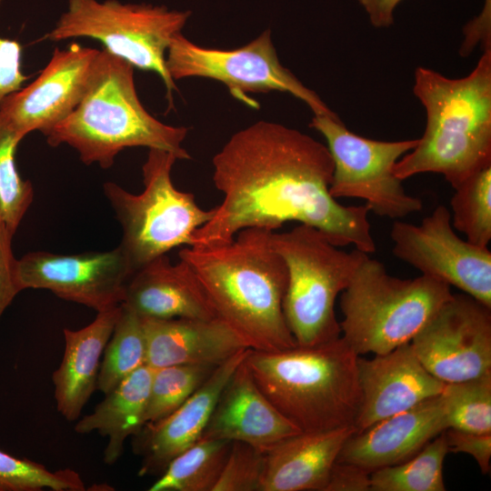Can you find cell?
<instances>
[{
    "label": "cell",
    "instance_id": "cell-12",
    "mask_svg": "<svg viewBox=\"0 0 491 491\" xmlns=\"http://www.w3.org/2000/svg\"><path fill=\"white\" fill-rule=\"evenodd\" d=\"M390 236L398 259L491 307V252L456 235L446 206H436L419 225L396 220Z\"/></svg>",
    "mask_w": 491,
    "mask_h": 491
},
{
    "label": "cell",
    "instance_id": "cell-16",
    "mask_svg": "<svg viewBox=\"0 0 491 491\" xmlns=\"http://www.w3.org/2000/svg\"><path fill=\"white\" fill-rule=\"evenodd\" d=\"M357 376L356 432L440 395L446 386L422 365L411 343L371 359L359 356Z\"/></svg>",
    "mask_w": 491,
    "mask_h": 491
},
{
    "label": "cell",
    "instance_id": "cell-24",
    "mask_svg": "<svg viewBox=\"0 0 491 491\" xmlns=\"http://www.w3.org/2000/svg\"><path fill=\"white\" fill-rule=\"evenodd\" d=\"M154 369L144 365L126 376L105 395L94 411L77 421L79 434L97 432L108 438L104 462L114 465L124 452L126 438L135 436L144 426Z\"/></svg>",
    "mask_w": 491,
    "mask_h": 491
},
{
    "label": "cell",
    "instance_id": "cell-23",
    "mask_svg": "<svg viewBox=\"0 0 491 491\" xmlns=\"http://www.w3.org/2000/svg\"><path fill=\"white\" fill-rule=\"evenodd\" d=\"M119 314L120 305L97 313L85 327L64 329L65 352L52 380L56 409L69 422L79 418L96 389L101 357Z\"/></svg>",
    "mask_w": 491,
    "mask_h": 491
},
{
    "label": "cell",
    "instance_id": "cell-26",
    "mask_svg": "<svg viewBox=\"0 0 491 491\" xmlns=\"http://www.w3.org/2000/svg\"><path fill=\"white\" fill-rule=\"evenodd\" d=\"M145 338L142 318L120 305V314L105 346L96 389L106 395L126 376L145 365Z\"/></svg>",
    "mask_w": 491,
    "mask_h": 491
},
{
    "label": "cell",
    "instance_id": "cell-14",
    "mask_svg": "<svg viewBox=\"0 0 491 491\" xmlns=\"http://www.w3.org/2000/svg\"><path fill=\"white\" fill-rule=\"evenodd\" d=\"M422 365L445 384L491 372V307L454 295L410 342Z\"/></svg>",
    "mask_w": 491,
    "mask_h": 491
},
{
    "label": "cell",
    "instance_id": "cell-19",
    "mask_svg": "<svg viewBox=\"0 0 491 491\" xmlns=\"http://www.w3.org/2000/svg\"><path fill=\"white\" fill-rule=\"evenodd\" d=\"M300 432L261 392L244 360L224 387L201 438L239 441L265 453Z\"/></svg>",
    "mask_w": 491,
    "mask_h": 491
},
{
    "label": "cell",
    "instance_id": "cell-1",
    "mask_svg": "<svg viewBox=\"0 0 491 491\" xmlns=\"http://www.w3.org/2000/svg\"><path fill=\"white\" fill-rule=\"evenodd\" d=\"M212 163L224 198L194 233L192 246L225 244L246 228L275 232L296 222L318 229L336 246L376 251L369 208L344 205L331 195V155L310 135L260 120L232 135Z\"/></svg>",
    "mask_w": 491,
    "mask_h": 491
},
{
    "label": "cell",
    "instance_id": "cell-34",
    "mask_svg": "<svg viewBox=\"0 0 491 491\" xmlns=\"http://www.w3.org/2000/svg\"><path fill=\"white\" fill-rule=\"evenodd\" d=\"M448 453H465L475 458L482 474L490 472L491 432L473 433L454 428L444 431Z\"/></svg>",
    "mask_w": 491,
    "mask_h": 491
},
{
    "label": "cell",
    "instance_id": "cell-3",
    "mask_svg": "<svg viewBox=\"0 0 491 491\" xmlns=\"http://www.w3.org/2000/svg\"><path fill=\"white\" fill-rule=\"evenodd\" d=\"M414 94L426 109V129L416 145L396 163V177L403 181L435 173L456 188L491 165V49L465 77L416 68Z\"/></svg>",
    "mask_w": 491,
    "mask_h": 491
},
{
    "label": "cell",
    "instance_id": "cell-6",
    "mask_svg": "<svg viewBox=\"0 0 491 491\" xmlns=\"http://www.w3.org/2000/svg\"><path fill=\"white\" fill-rule=\"evenodd\" d=\"M453 296L450 286L427 276H393L367 255L341 293V337L358 356L386 354L410 343Z\"/></svg>",
    "mask_w": 491,
    "mask_h": 491
},
{
    "label": "cell",
    "instance_id": "cell-38",
    "mask_svg": "<svg viewBox=\"0 0 491 491\" xmlns=\"http://www.w3.org/2000/svg\"><path fill=\"white\" fill-rule=\"evenodd\" d=\"M402 0H358L368 15L370 23L377 28L389 27L394 23V12Z\"/></svg>",
    "mask_w": 491,
    "mask_h": 491
},
{
    "label": "cell",
    "instance_id": "cell-30",
    "mask_svg": "<svg viewBox=\"0 0 491 491\" xmlns=\"http://www.w3.org/2000/svg\"><path fill=\"white\" fill-rule=\"evenodd\" d=\"M215 367L176 365L154 369L144 426L172 414L206 380Z\"/></svg>",
    "mask_w": 491,
    "mask_h": 491
},
{
    "label": "cell",
    "instance_id": "cell-5",
    "mask_svg": "<svg viewBox=\"0 0 491 491\" xmlns=\"http://www.w3.org/2000/svg\"><path fill=\"white\" fill-rule=\"evenodd\" d=\"M358 355L340 336L312 346L250 349L245 358L255 383L301 432L354 426L360 391Z\"/></svg>",
    "mask_w": 491,
    "mask_h": 491
},
{
    "label": "cell",
    "instance_id": "cell-4",
    "mask_svg": "<svg viewBox=\"0 0 491 491\" xmlns=\"http://www.w3.org/2000/svg\"><path fill=\"white\" fill-rule=\"evenodd\" d=\"M134 66L100 51L89 85L75 109L46 135L52 146L66 144L86 165H113L116 155L143 146L190 159L182 146L188 128L165 125L145 110L137 95Z\"/></svg>",
    "mask_w": 491,
    "mask_h": 491
},
{
    "label": "cell",
    "instance_id": "cell-8",
    "mask_svg": "<svg viewBox=\"0 0 491 491\" xmlns=\"http://www.w3.org/2000/svg\"><path fill=\"white\" fill-rule=\"evenodd\" d=\"M178 160L167 151L150 148L142 166V193L135 195L107 182L104 193L122 227V248L135 271L170 250L193 246L194 233L213 215L194 194L175 188L171 170Z\"/></svg>",
    "mask_w": 491,
    "mask_h": 491
},
{
    "label": "cell",
    "instance_id": "cell-7",
    "mask_svg": "<svg viewBox=\"0 0 491 491\" xmlns=\"http://www.w3.org/2000/svg\"><path fill=\"white\" fill-rule=\"evenodd\" d=\"M270 241L287 268L283 312L296 346H312L340 337L336 300L368 254L356 248L341 250L318 229L301 224L286 232H271Z\"/></svg>",
    "mask_w": 491,
    "mask_h": 491
},
{
    "label": "cell",
    "instance_id": "cell-21",
    "mask_svg": "<svg viewBox=\"0 0 491 491\" xmlns=\"http://www.w3.org/2000/svg\"><path fill=\"white\" fill-rule=\"evenodd\" d=\"M122 304L143 318L217 319L187 264H172L166 254L133 273Z\"/></svg>",
    "mask_w": 491,
    "mask_h": 491
},
{
    "label": "cell",
    "instance_id": "cell-35",
    "mask_svg": "<svg viewBox=\"0 0 491 491\" xmlns=\"http://www.w3.org/2000/svg\"><path fill=\"white\" fill-rule=\"evenodd\" d=\"M12 233L0 222V318L21 291L16 278V263L12 250Z\"/></svg>",
    "mask_w": 491,
    "mask_h": 491
},
{
    "label": "cell",
    "instance_id": "cell-36",
    "mask_svg": "<svg viewBox=\"0 0 491 491\" xmlns=\"http://www.w3.org/2000/svg\"><path fill=\"white\" fill-rule=\"evenodd\" d=\"M21 55L22 47L17 41L0 37V104L21 89L27 79L21 70Z\"/></svg>",
    "mask_w": 491,
    "mask_h": 491
},
{
    "label": "cell",
    "instance_id": "cell-17",
    "mask_svg": "<svg viewBox=\"0 0 491 491\" xmlns=\"http://www.w3.org/2000/svg\"><path fill=\"white\" fill-rule=\"evenodd\" d=\"M447 428L441 393L355 432L346 440L336 461L372 473L411 458Z\"/></svg>",
    "mask_w": 491,
    "mask_h": 491
},
{
    "label": "cell",
    "instance_id": "cell-32",
    "mask_svg": "<svg viewBox=\"0 0 491 491\" xmlns=\"http://www.w3.org/2000/svg\"><path fill=\"white\" fill-rule=\"evenodd\" d=\"M75 484L72 469L51 471L39 463L0 450V491H70Z\"/></svg>",
    "mask_w": 491,
    "mask_h": 491
},
{
    "label": "cell",
    "instance_id": "cell-33",
    "mask_svg": "<svg viewBox=\"0 0 491 491\" xmlns=\"http://www.w3.org/2000/svg\"><path fill=\"white\" fill-rule=\"evenodd\" d=\"M263 466L264 453L248 444L233 441L212 491H258Z\"/></svg>",
    "mask_w": 491,
    "mask_h": 491
},
{
    "label": "cell",
    "instance_id": "cell-31",
    "mask_svg": "<svg viewBox=\"0 0 491 491\" xmlns=\"http://www.w3.org/2000/svg\"><path fill=\"white\" fill-rule=\"evenodd\" d=\"M21 140L0 115V222L14 234L34 198L32 184L20 176L15 162Z\"/></svg>",
    "mask_w": 491,
    "mask_h": 491
},
{
    "label": "cell",
    "instance_id": "cell-2",
    "mask_svg": "<svg viewBox=\"0 0 491 491\" xmlns=\"http://www.w3.org/2000/svg\"><path fill=\"white\" fill-rule=\"evenodd\" d=\"M270 231L246 228L225 244L186 246L179 259L192 270L216 318L256 351L296 346L285 319L288 275Z\"/></svg>",
    "mask_w": 491,
    "mask_h": 491
},
{
    "label": "cell",
    "instance_id": "cell-29",
    "mask_svg": "<svg viewBox=\"0 0 491 491\" xmlns=\"http://www.w3.org/2000/svg\"><path fill=\"white\" fill-rule=\"evenodd\" d=\"M448 428L491 432V372L479 377L446 384L442 392Z\"/></svg>",
    "mask_w": 491,
    "mask_h": 491
},
{
    "label": "cell",
    "instance_id": "cell-10",
    "mask_svg": "<svg viewBox=\"0 0 491 491\" xmlns=\"http://www.w3.org/2000/svg\"><path fill=\"white\" fill-rule=\"evenodd\" d=\"M310 126L326 141L334 169L333 197L363 199L374 214L398 220L420 212L423 202L406 192L394 166L417 144L418 138L380 141L348 130L336 115H314Z\"/></svg>",
    "mask_w": 491,
    "mask_h": 491
},
{
    "label": "cell",
    "instance_id": "cell-28",
    "mask_svg": "<svg viewBox=\"0 0 491 491\" xmlns=\"http://www.w3.org/2000/svg\"><path fill=\"white\" fill-rule=\"evenodd\" d=\"M451 223L466 240L487 247L491 240V165H486L454 188Z\"/></svg>",
    "mask_w": 491,
    "mask_h": 491
},
{
    "label": "cell",
    "instance_id": "cell-25",
    "mask_svg": "<svg viewBox=\"0 0 491 491\" xmlns=\"http://www.w3.org/2000/svg\"><path fill=\"white\" fill-rule=\"evenodd\" d=\"M231 442L200 438L170 461L149 491H212Z\"/></svg>",
    "mask_w": 491,
    "mask_h": 491
},
{
    "label": "cell",
    "instance_id": "cell-37",
    "mask_svg": "<svg viewBox=\"0 0 491 491\" xmlns=\"http://www.w3.org/2000/svg\"><path fill=\"white\" fill-rule=\"evenodd\" d=\"M370 474L356 465L336 461L324 491H371Z\"/></svg>",
    "mask_w": 491,
    "mask_h": 491
},
{
    "label": "cell",
    "instance_id": "cell-27",
    "mask_svg": "<svg viewBox=\"0 0 491 491\" xmlns=\"http://www.w3.org/2000/svg\"><path fill=\"white\" fill-rule=\"evenodd\" d=\"M447 453L443 432L411 458L373 471L371 491H445L443 467Z\"/></svg>",
    "mask_w": 491,
    "mask_h": 491
},
{
    "label": "cell",
    "instance_id": "cell-20",
    "mask_svg": "<svg viewBox=\"0 0 491 491\" xmlns=\"http://www.w3.org/2000/svg\"><path fill=\"white\" fill-rule=\"evenodd\" d=\"M141 318L145 365L153 369L176 365L217 366L248 348L218 319Z\"/></svg>",
    "mask_w": 491,
    "mask_h": 491
},
{
    "label": "cell",
    "instance_id": "cell-18",
    "mask_svg": "<svg viewBox=\"0 0 491 491\" xmlns=\"http://www.w3.org/2000/svg\"><path fill=\"white\" fill-rule=\"evenodd\" d=\"M249 350L217 366L177 409L134 436L135 451L143 457L139 476L161 475L172 459L201 438L224 387Z\"/></svg>",
    "mask_w": 491,
    "mask_h": 491
},
{
    "label": "cell",
    "instance_id": "cell-11",
    "mask_svg": "<svg viewBox=\"0 0 491 491\" xmlns=\"http://www.w3.org/2000/svg\"><path fill=\"white\" fill-rule=\"evenodd\" d=\"M165 67L174 81L187 77L217 80L226 85L234 98L252 108H258L259 104L249 94L278 91L303 101L314 115L335 114L282 65L269 30L231 50L200 46L178 33L167 48Z\"/></svg>",
    "mask_w": 491,
    "mask_h": 491
},
{
    "label": "cell",
    "instance_id": "cell-22",
    "mask_svg": "<svg viewBox=\"0 0 491 491\" xmlns=\"http://www.w3.org/2000/svg\"><path fill=\"white\" fill-rule=\"evenodd\" d=\"M355 426L300 432L264 453L258 491H324L330 472Z\"/></svg>",
    "mask_w": 491,
    "mask_h": 491
},
{
    "label": "cell",
    "instance_id": "cell-9",
    "mask_svg": "<svg viewBox=\"0 0 491 491\" xmlns=\"http://www.w3.org/2000/svg\"><path fill=\"white\" fill-rule=\"evenodd\" d=\"M190 11L117 0H68L67 9L45 35L50 41L88 37L134 67L157 74L172 105L175 81L165 67L173 37L182 32Z\"/></svg>",
    "mask_w": 491,
    "mask_h": 491
},
{
    "label": "cell",
    "instance_id": "cell-15",
    "mask_svg": "<svg viewBox=\"0 0 491 491\" xmlns=\"http://www.w3.org/2000/svg\"><path fill=\"white\" fill-rule=\"evenodd\" d=\"M99 53L78 43L55 48L35 81L2 101L0 115L21 139L33 131L45 135L80 103Z\"/></svg>",
    "mask_w": 491,
    "mask_h": 491
},
{
    "label": "cell",
    "instance_id": "cell-13",
    "mask_svg": "<svg viewBox=\"0 0 491 491\" xmlns=\"http://www.w3.org/2000/svg\"><path fill=\"white\" fill-rule=\"evenodd\" d=\"M135 272L118 246L109 251L61 255L30 252L16 263L20 290L46 289L56 296L84 305L97 313L123 303Z\"/></svg>",
    "mask_w": 491,
    "mask_h": 491
}]
</instances>
